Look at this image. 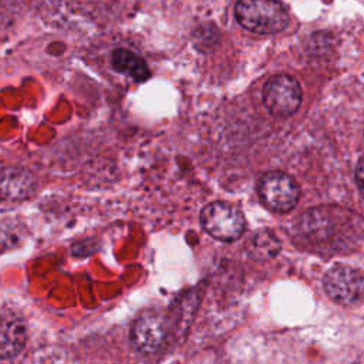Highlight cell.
I'll list each match as a JSON object with an SVG mask.
<instances>
[{
    "label": "cell",
    "instance_id": "6da1fadb",
    "mask_svg": "<svg viewBox=\"0 0 364 364\" xmlns=\"http://www.w3.org/2000/svg\"><path fill=\"white\" fill-rule=\"evenodd\" d=\"M235 14L243 28L256 34H276L289 23V13L280 0H239Z\"/></svg>",
    "mask_w": 364,
    "mask_h": 364
},
{
    "label": "cell",
    "instance_id": "7a4b0ae2",
    "mask_svg": "<svg viewBox=\"0 0 364 364\" xmlns=\"http://www.w3.org/2000/svg\"><path fill=\"white\" fill-rule=\"evenodd\" d=\"M202 228L212 236L223 242L239 239L245 230L246 222L242 212L226 202H212L200 212Z\"/></svg>",
    "mask_w": 364,
    "mask_h": 364
},
{
    "label": "cell",
    "instance_id": "3957f363",
    "mask_svg": "<svg viewBox=\"0 0 364 364\" xmlns=\"http://www.w3.org/2000/svg\"><path fill=\"white\" fill-rule=\"evenodd\" d=\"M257 193L266 208L279 213L291 210L300 196L296 181L280 171L264 173L257 183Z\"/></svg>",
    "mask_w": 364,
    "mask_h": 364
},
{
    "label": "cell",
    "instance_id": "277c9868",
    "mask_svg": "<svg viewBox=\"0 0 364 364\" xmlns=\"http://www.w3.org/2000/svg\"><path fill=\"white\" fill-rule=\"evenodd\" d=\"M263 102L267 111L276 117L294 114L301 102V87L296 78L287 74L273 75L263 85Z\"/></svg>",
    "mask_w": 364,
    "mask_h": 364
},
{
    "label": "cell",
    "instance_id": "5b68a950",
    "mask_svg": "<svg viewBox=\"0 0 364 364\" xmlns=\"http://www.w3.org/2000/svg\"><path fill=\"white\" fill-rule=\"evenodd\" d=\"M169 333L168 317L158 310L141 313L131 327V343L142 354L156 353Z\"/></svg>",
    "mask_w": 364,
    "mask_h": 364
},
{
    "label": "cell",
    "instance_id": "8992f818",
    "mask_svg": "<svg viewBox=\"0 0 364 364\" xmlns=\"http://www.w3.org/2000/svg\"><path fill=\"white\" fill-rule=\"evenodd\" d=\"M323 286L327 296L340 304L351 306L363 297V276L347 264L333 266L323 279Z\"/></svg>",
    "mask_w": 364,
    "mask_h": 364
},
{
    "label": "cell",
    "instance_id": "52a82bcc",
    "mask_svg": "<svg viewBox=\"0 0 364 364\" xmlns=\"http://www.w3.org/2000/svg\"><path fill=\"white\" fill-rule=\"evenodd\" d=\"M36 189V178L31 172L7 166L0 171V196L11 200H21L28 198Z\"/></svg>",
    "mask_w": 364,
    "mask_h": 364
},
{
    "label": "cell",
    "instance_id": "ba28073f",
    "mask_svg": "<svg viewBox=\"0 0 364 364\" xmlns=\"http://www.w3.org/2000/svg\"><path fill=\"white\" fill-rule=\"evenodd\" d=\"M27 331L23 320L14 314H0V358L16 357L24 347Z\"/></svg>",
    "mask_w": 364,
    "mask_h": 364
},
{
    "label": "cell",
    "instance_id": "9c48e42d",
    "mask_svg": "<svg viewBox=\"0 0 364 364\" xmlns=\"http://www.w3.org/2000/svg\"><path fill=\"white\" fill-rule=\"evenodd\" d=\"M111 64L115 71L127 74L135 81L142 82L149 77V70L145 61L125 48H118L112 53Z\"/></svg>",
    "mask_w": 364,
    "mask_h": 364
},
{
    "label": "cell",
    "instance_id": "30bf717a",
    "mask_svg": "<svg viewBox=\"0 0 364 364\" xmlns=\"http://www.w3.org/2000/svg\"><path fill=\"white\" fill-rule=\"evenodd\" d=\"M249 252L255 259H260V260H266V259H272L279 252H280V242L277 239V236L274 235V232L269 230V229H263V230H257L247 243Z\"/></svg>",
    "mask_w": 364,
    "mask_h": 364
},
{
    "label": "cell",
    "instance_id": "8fae6325",
    "mask_svg": "<svg viewBox=\"0 0 364 364\" xmlns=\"http://www.w3.org/2000/svg\"><path fill=\"white\" fill-rule=\"evenodd\" d=\"M20 232L17 226H11V223H1L0 225V250H7L14 247L18 243Z\"/></svg>",
    "mask_w": 364,
    "mask_h": 364
},
{
    "label": "cell",
    "instance_id": "7c38bea8",
    "mask_svg": "<svg viewBox=\"0 0 364 364\" xmlns=\"http://www.w3.org/2000/svg\"><path fill=\"white\" fill-rule=\"evenodd\" d=\"M355 181H357V185H358V189L361 191L363 189V159L360 158L357 165H355Z\"/></svg>",
    "mask_w": 364,
    "mask_h": 364
}]
</instances>
